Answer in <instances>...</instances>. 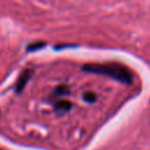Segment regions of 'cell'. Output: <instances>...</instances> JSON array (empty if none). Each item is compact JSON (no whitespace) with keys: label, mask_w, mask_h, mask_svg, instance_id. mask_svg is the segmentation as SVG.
Instances as JSON below:
<instances>
[{"label":"cell","mask_w":150,"mask_h":150,"mask_svg":"<svg viewBox=\"0 0 150 150\" xmlns=\"http://www.w3.org/2000/svg\"><path fill=\"white\" fill-rule=\"evenodd\" d=\"M83 100L88 103H94L97 100V95L94 91H86L83 94Z\"/></svg>","instance_id":"277c9868"},{"label":"cell","mask_w":150,"mask_h":150,"mask_svg":"<svg viewBox=\"0 0 150 150\" xmlns=\"http://www.w3.org/2000/svg\"><path fill=\"white\" fill-rule=\"evenodd\" d=\"M68 94V88L66 86H60L55 89V95L56 96H62V95H66Z\"/></svg>","instance_id":"5b68a950"},{"label":"cell","mask_w":150,"mask_h":150,"mask_svg":"<svg viewBox=\"0 0 150 150\" xmlns=\"http://www.w3.org/2000/svg\"><path fill=\"white\" fill-rule=\"evenodd\" d=\"M54 107H55V110L56 111H59V112H66V111L70 110L71 103L69 101H67V100H60V101H57L55 103Z\"/></svg>","instance_id":"3957f363"},{"label":"cell","mask_w":150,"mask_h":150,"mask_svg":"<svg viewBox=\"0 0 150 150\" xmlns=\"http://www.w3.org/2000/svg\"><path fill=\"white\" fill-rule=\"evenodd\" d=\"M83 70L100 74L104 76H109L111 79H115L116 81H120L125 84H130L132 82V73L131 70L117 62H109V63H89L83 66Z\"/></svg>","instance_id":"6da1fadb"},{"label":"cell","mask_w":150,"mask_h":150,"mask_svg":"<svg viewBox=\"0 0 150 150\" xmlns=\"http://www.w3.org/2000/svg\"><path fill=\"white\" fill-rule=\"evenodd\" d=\"M30 76H32V70L30 69H25L21 73V75L19 76V79L16 81V84H15V89H16L18 93H20L25 88V86L27 84V82L30 79Z\"/></svg>","instance_id":"7a4b0ae2"}]
</instances>
